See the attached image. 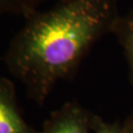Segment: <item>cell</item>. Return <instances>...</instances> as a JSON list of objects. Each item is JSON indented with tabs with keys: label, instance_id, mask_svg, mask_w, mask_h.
Wrapping results in <instances>:
<instances>
[{
	"label": "cell",
	"instance_id": "obj_1",
	"mask_svg": "<svg viewBox=\"0 0 133 133\" xmlns=\"http://www.w3.org/2000/svg\"><path fill=\"white\" fill-rule=\"evenodd\" d=\"M120 15L117 0H59L25 18L4 64L29 99L43 107L59 81L74 76L93 45L112 34Z\"/></svg>",
	"mask_w": 133,
	"mask_h": 133
},
{
	"label": "cell",
	"instance_id": "obj_2",
	"mask_svg": "<svg viewBox=\"0 0 133 133\" xmlns=\"http://www.w3.org/2000/svg\"><path fill=\"white\" fill-rule=\"evenodd\" d=\"M95 114L76 100L52 111L38 133H93Z\"/></svg>",
	"mask_w": 133,
	"mask_h": 133
},
{
	"label": "cell",
	"instance_id": "obj_3",
	"mask_svg": "<svg viewBox=\"0 0 133 133\" xmlns=\"http://www.w3.org/2000/svg\"><path fill=\"white\" fill-rule=\"evenodd\" d=\"M0 133H38L25 119L16 87L6 77H0Z\"/></svg>",
	"mask_w": 133,
	"mask_h": 133
},
{
	"label": "cell",
	"instance_id": "obj_4",
	"mask_svg": "<svg viewBox=\"0 0 133 133\" xmlns=\"http://www.w3.org/2000/svg\"><path fill=\"white\" fill-rule=\"evenodd\" d=\"M112 35L123 49L129 70V79L133 87V9L126 15H120L114 25Z\"/></svg>",
	"mask_w": 133,
	"mask_h": 133
},
{
	"label": "cell",
	"instance_id": "obj_5",
	"mask_svg": "<svg viewBox=\"0 0 133 133\" xmlns=\"http://www.w3.org/2000/svg\"><path fill=\"white\" fill-rule=\"evenodd\" d=\"M45 0H0V15L14 14L24 18L39 10Z\"/></svg>",
	"mask_w": 133,
	"mask_h": 133
},
{
	"label": "cell",
	"instance_id": "obj_6",
	"mask_svg": "<svg viewBox=\"0 0 133 133\" xmlns=\"http://www.w3.org/2000/svg\"><path fill=\"white\" fill-rule=\"evenodd\" d=\"M93 133H124L122 124L111 123L105 121L100 115H95Z\"/></svg>",
	"mask_w": 133,
	"mask_h": 133
},
{
	"label": "cell",
	"instance_id": "obj_7",
	"mask_svg": "<svg viewBox=\"0 0 133 133\" xmlns=\"http://www.w3.org/2000/svg\"><path fill=\"white\" fill-rule=\"evenodd\" d=\"M124 133H133V111L122 124Z\"/></svg>",
	"mask_w": 133,
	"mask_h": 133
}]
</instances>
